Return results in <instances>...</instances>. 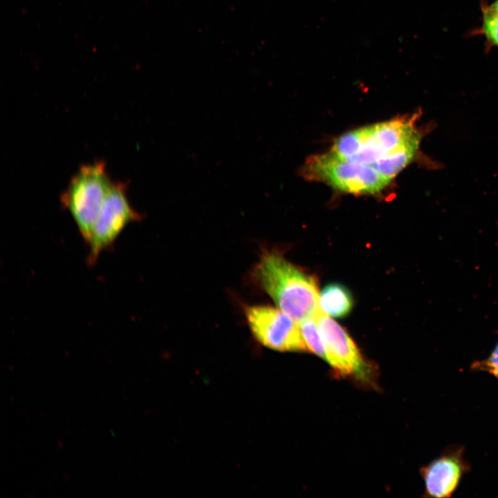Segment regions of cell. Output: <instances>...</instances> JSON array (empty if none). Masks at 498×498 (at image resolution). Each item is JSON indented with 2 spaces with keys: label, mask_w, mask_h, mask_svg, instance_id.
<instances>
[{
  "label": "cell",
  "mask_w": 498,
  "mask_h": 498,
  "mask_svg": "<svg viewBox=\"0 0 498 498\" xmlns=\"http://www.w3.org/2000/svg\"><path fill=\"white\" fill-rule=\"evenodd\" d=\"M419 116L415 113L351 131L335 140L332 150L392 180L418 154L423 138L416 125Z\"/></svg>",
  "instance_id": "1"
},
{
  "label": "cell",
  "mask_w": 498,
  "mask_h": 498,
  "mask_svg": "<svg viewBox=\"0 0 498 498\" xmlns=\"http://www.w3.org/2000/svg\"><path fill=\"white\" fill-rule=\"evenodd\" d=\"M300 173L309 181L358 195L380 193L391 181L374 167L346 158L333 150L310 156Z\"/></svg>",
  "instance_id": "3"
},
{
  "label": "cell",
  "mask_w": 498,
  "mask_h": 498,
  "mask_svg": "<svg viewBox=\"0 0 498 498\" xmlns=\"http://www.w3.org/2000/svg\"><path fill=\"white\" fill-rule=\"evenodd\" d=\"M298 323L308 350L326 360V347L314 317L306 319Z\"/></svg>",
  "instance_id": "11"
},
{
  "label": "cell",
  "mask_w": 498,
  "mask_h": 498,
  "mask_svg": "<svg viewBox=\"0 0 498 498\" xmlns=\"http://www.w3.org/2000/svg\"><path fill=\"white\" fill-rule=\"evenodd\" d=\"M320 309L329 316L342 317L352 308L353 299L349 290L339 284L325 286L320 293Z\"/></svg>",
  "instance_id": "9"
},
{
  "label": "cell",
  "mask_w": 498,
  "mask_h": 498,
  "mask_svg": "<svg viewBox=\"0 0 498 498\" xmlns=\"http://www.w3.org/2000/svg\"><path fill=\"white\" fill-rule=\"evenodd\" d=\"M465 446L452 444L441 454L421 469L427 497L449 498L457 489L471 466L464 458Z\"/></svg>",
  "instance_id": "8"
},
{
  "label": "cell",
  "mask_w": 498,
  "mask_h": 498,
  "mask_svg": "<svg viewBox=\"0 0 498 498\" xmlns=\"http://www.w3.org/2000/svg\"><path fill=\"white\" fill-rule=\"evenodd\" d=\"M255 277L278 308L296 322L314 317L320 309L314 277L278 252H266L261 255Z\"/></svg>",
  "instance_id": "2"
},
{
  "label": "cell",
  "mask_w": 498,
  "mask_h": 498,
  "mask_svg": "<svg viewBox=\"0 0 498 498\" xmlns=\"http://www.w3.org/2000/svg\"><path fill=\"white\" fill-rule=\"evenodd\" d=\"M480 361L486 364L495 363L498 362V342L492 351L488 356V357Z\"/></svg>",
  "instance_id": "12"
},
{
  "label": "cell",
  "mask_w": 498,
  "mask_h": 498,
  "mask_svg": "<svg viewBox=\"0 0 498 498\" xmlns=\"http://www.w3.org/2000/svg\"><path fill=\"white\" fill-rule=\"evenodd\" d=\"M326 350V361L342 376L369 377V365L345 330L321 309L314 317Z\"/></svg>",
  "instance_id": "7"
},
{
  "label": "cell",
  "mask_w": 498,
  "mask_h": 498,
  "mask_svg": "<svg viewBox=\"0 0 498 498\" xmlns=\"http://www.w3.org/2000/svg\"><path fill=\"white\" fill-rule=\"evenodd\" d=\"M104 162L82 166L61 196L62 205L70 212L86 243L113 185Z\"/></svg>",
  "instance_id": "4"
},
{
  "label": "cell",
  "mask_w": 498,
  "mask_h": 498,
  "mask_svg": "<svg viewBox=\"0 0 498 498\" xmlns=\"http://www.w3.org/2000/svg\"><path fill=\"white\" fill-rule=\"evenodd\" d=\"M142 215L130 205L126 194V185L113 182L106 198L101 212L86 243L89 266L95 264L100 255L112 248L123 230Z\"/></svg>",
  "instance_id": "5"
},
{
  "label": "cell",
  "mask_w": 498,
  "mask_h": 498,
  "mask_svg": "<svg viewBox=\"0 0 498 498\" xmlns=\"http://www.w3.org/2000/svg\"><path fill=\"white\" fill-rule=\"evenodd\" d=\"M481 26L476 33L485 37L488 49L498 47V10L483 1L481 4Z\"/></svg>",
  "instance_id": "10"
},
{
  "label": "cell",
  "mask_w": 498,
  "mask_h": 498,
  "mask_svg": "<svg viewBox=\"0 0 498 498\" xmlns=\"http://www.w3.org/2000/svg\"><path fill=\"white\" fill-rule=\"evenodd\" d=\"M491 5H492L495 8H496L497 10H498V0H495L492 3H491Z\"/></svg>",
  "instance_id": "13"
},
{
  "label": "cell",
  "mask_w": 498,
  "mask_h": 498,
  "mask_svg": "<svg viewBox=\"0 0 498 498\" xmlns=\"http://www.w3.org/2000/svg\"><path fill=\"white\" fill-rule=\"evenodd\" d=\"M249 327L264 346L281 351H306L299 323L279 308L252 306L246 309Z\"/></svg>",
  "instance_id": "6"
}]
</instances>
